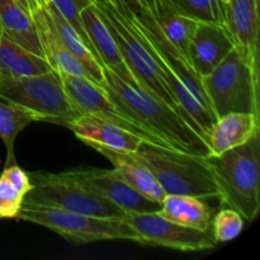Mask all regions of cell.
Listing matches in <instances>:
<instances>
[{
  "instance_id": "cell-1",
  "label": "cell",
  "mask_w": 260,
  "mask_h": 260,
  "mask_svg": "<svg viewBox=\"0 0 260 260\" xmlns=\"http://www.w3.org/2000/svg\"><path fill=\"white\" fill-rule=\"evenodd\" d=\"M104 84L102 86L119 108L154 134L172 149L188 154L210 155L202 135L185 121L178 111L142 89L128 83L109 69L104 68Z\"/></svg>"
},
{
  "instance_id": "cell-2",
  "label": "cell",
  "mask_w": 260,
  "mask_h": 260,
  "mask_svg": "<svg viewBox=\"0 0 260 260\" xmlns=\"http://www.w3.org/2000/svg\"><path fill=\"white\" fill-rule=\"evenodd\" d=\"M260 137L220 155L205 157L223 205L253 221L260 211Z\"/></svg>"
},
{
  "instance_id": "cell-3",
  "label": "cell",
  "mask_w": 260,
  "mask_h": 260,
  "mask_svg": "<svg viewBox=\"0 0 260 260\" xmlns=\"http://www.w3.org/2000/svg\"><path fill=\"white\" fill-rule=\"evenodd\" d=\"M203 88L216 118L228 113L259 116V57L240 46L202 78Z\"/></svg>"
},
{
  "instance_id": "cell-4",
  "label": "cell",
  "mask_w": 260,
  "mask_h": 260,
  "mask_svg": "<svg viewBox=\"0 0 260 260\" xmlns=\"http://www.w3.org/2000/svg\"><path fill=\"white\" fill-rule=\"evenodd\" d=\"M132 154L154 174L165 196H193L202 200L218 198V188L206 156L145 141Z\"/></svg>"
},
{
  "instance_id": "cell-5",
  "label": "cell",
  "mask_w": 260,
  "mask_h": 260,
  "mask_svg": "<svg viewBox=\"0 0 260 260\" xmlns=\"http://www.w3.org/2000/svg\"><path fill=\"white\" fill-rule=\"evenodd\" d=\"M32 188L22 207L53 208L98 217L121 218L124 211L79 182L69 172L28 173Z\"/></svg>"
},
{
  "instance_id": "cell-6",
  "label": "cell",
  "mask_w": 260,
  "mask_h": 260,
  "mask_svg": "<svg viewBox=\"0 0 260 260\" xmlns=\"http://www.w3.org/2000/svg\"><path fill=\"white\" fill-rule=\"evenodd\" d=\"M0 98L30 112L37 122L68 126L80 114L71 104L57 71L18 79L0 78Z\"/></svg>"
},
{
  "instance_id": "cell-7",
  "label": "cell",
  "mask_w": 260,
  "mask_h": 260,
  "mask_svg": "<svg viewBox=\"0 0 260 260\" xmlns=\"http://www.w3.org/2000/svg\"><path fill=\"white\" fill-rule=\"evenodd\" d=\"M95 7L108 29L111 30L112 36L117 43V47H118L124 62L128 66L129 71L134 75L137 84L142 89L159 98L160 101L173 107L188 122L180 107L173 98L169 88L165 84L164 76H162V73L157 66L156 61L152 57L151 52L146 47V45L142 42L141 38L135 32L127 15L122 14L111 4L101 2V0H96Z\"/></svg>"
},
{
  "instance_id": "cell-8",
  "label": "cell",
  "mask_w": 260,
  "mask_h": 260,
  "mask_svg": "<svg viewBox=\"0 0 260 260\" xmlns=\"http://www.w3.org/2000/svg\"><path fill=\"white\" fill-rule=\"evenodd\" d=\"M18 218L37 223L74 244L104 240H128L139 243V235L122 218L98 217L53 208L22 207Z\"/></svg>"
},
{
  "instance_id": "cell-9",
  "label": "cell",
  "mask_w": 260,
  "mask_h": 260,
  "mask_svg": "<svg viewBox=\"0 0 260 260\" xmlns=\"http://www.w3.org/2000/svg\"><path fill=\"white\" fill-rule=\"evenodd\" d=\"M58 74L61 76L66 94L79 114H90L98 117L137 135L145 142L172 149L167 142L147 131L123 109L119 108L116 102L107 94L103 86L85 78H79L65 73Z\"/></svg>"
},
{
  "instance_id": "cell-10",
  "label": "cell",
  "mask_w": 260,
  "mask_h": 260,
  "mask_svg": "<svg viewBox=\"0 0 260 260\" xmlns=\"http://www.w3.org/2000/svg\"><path fill=\"white\" fill-rule=\"evenodd\" d=\"M122 220L139 235V244L180 251H201L216 245L212 231L187 228L155 212H124Z\"/></svg>"
},
{
  "instance_id": "cell-11",
  "label": "cell",
  "mask_w": 260,
  "mask_h": 260,
  "mask_svg": "<svg viewBox=\"0 0 260 260\" xmlns=\"http://www.w3.org/2000/svg\"><path fill=\"white\" fill-rule=\"evenodd\" d=\"M71 175L124 212H155L161 203L149 200L129 187L114 169H75Z\"/></svg>"
},
{
  "instance_id": "cell-12",
  "label": "cell",
  "mask_w": 260,
  "mask_h": 260,
  "mask_svg": "<svg viewBox=\"0 0 260 260\" xmlns=\"http://www.w3.org/2000/svg\"><path fill=\"white\" fill-rule=\"evenodd\" d=\"M236 46L225 25L198 23L188 50V58L196 73L208 75Z\"/></svg>"
},
{
  "instance_id": "cell-13",
  "label": "cell",
  "mask_w": 260,
  "mask_h": 260,
  "mask_svg": "<svg viewBox=\"0 0 260 260\" xmlns=\"http://www.w3.org/2000/svg\"><path fill=\"white\" fill-rule=\"evenodd\" d=\"M80 18L84 30L88 36L89 45L101 65L116 73L117 75L121 76L128 83L139 85L129 71L128 66L124 62L123 57L117 47L116 41H114L111 30L104 23L102 15L99 14L95 4L85 8L80 13Z\"/></svg>"
},
{
  "instance_id": "cell-14",
  "label": "cell",
  "mask_w": 260,
  "mask_h": 260,
  "mask_svg": "<svg viewBox=\"0 0 260 260\" xmlns=\"http://www.w3.org/2000/svg\"><path fill=\"white\" fill-rule=\"evenodd\" d=\"M66 127L88 146L96 145L123 152H136L144 142L137 135L90 114H80Z\"/></svg>"
},
{
  "instance_id": "cell-15",
  "label": "cell",
  "mask_w": 260,
  "mask_h": 260,
  "mask_svg": "<svg viewBox=\"0 0 260 260\" xmlns=\"http://www.w3.org/2000/svg\"><path fill=\"white\" fill-rule=\"evenodd\" d=\"M223 25L236 46L259 57V3L258 0L222 2Z\"/></svg>"
},
{
  "instance_id": "cell-16",
  "label": "cell",
  "mask_w": 260,
  "mask_h": 260,
  "mask_svg": "<svg viewBox=\"0 0 260 260\" xmlns=\"http://www.w3.org/2000/svg\"><path fill=\"white\" fill-rule=\"evenodd\" d=\"M30 15H32L36 28H37L43 55H45V58L50 63L52 70L94 81L85 66L65 47L61 38L58 37L52 22H51L47 10L35 9L32 10Z\"/></svg>"
},
{
  "instance_id": "cell-17",
  "label": "cell",
  "mask_w": 260,
  "mask_h": 260,
  "mask_svg": "<svg viewBox=\"0 0 260 260\" xmlns=\"http://www.w3.org/2000/svg\"><path fill=\"white\" fill-rule=\"evenodd\" d=\"M259 116L254 113H228L213 122L206 135L210 155H220L248 142L259 134Z\"/></svg>"
},
{
  "instance_id": "cell-18",
  "label": "cell",
  "mask_w": 260,
  "mask_h": 260,
  "mask_svg": "<svg viewBox=\"0 0 260 260\" xmlns=\"http://www.w3.org/2000/svg\"><path fill=\"white\" fill-rule=\"evenodd\" d=\"M90 147L107 157L113 165V169L116 170L117 174L136 192L141 193L142 196L154 202H162L165 193L157 183L156 178L132 152L118 151L96 145H91Z\"/></svg>"
},
{
  "instance_id": "cell-19",
  "label": "cell",
  "mask_w": 260,
  "mask_h": 260,
  "mask_svg": "<svg viewBox=\"0 0 260 260\" xmlns=\"http://www.w3.org/2000/svg\"><path fill=\"white\" fill-rule=\"evenodd\" d=\"M0 33L30 52L45 57L32 15L15 0H0Z\"/></svg>"
},
{
  "instance_id": "cell-20",
  "label": "cell",
  "mask_w": 260,
  "mask_h": 260,
  "mask_svg": "<svg viewBox=\"0 0 260 260\" xmlns=\"http://www.w3.org/2000/svg\"><path fill=\"white\" fill-rule=\"evenodd\" d=\"M52 70L45 57L30 52L5 36H0V78L18 79Z\"/></svg>"
},
{
  "instance_id": "cell-21",
  "label": "cell",
  "mask_w": 260,
  "mask_h": 260,
  "mask_svg": "<svg viewBox=\"0 0 260 260\" xmlns=\"http://www.w3.org/2000/svg\"><path fill=\"white\" fill-rule=\"evenodd\" d=\"M159 213L168 220L187 228L211 230L213 210L202 200L193 196H165Z\"/></svg>"
},
{
  "instance_id": "cell-22",
  "label": "cell",
  "mask_w": 260,
  "mask_h": 260,
  "mask_svg": "<svg viewBox=\"0 0 260 260\" xmlns=\"http://www.w3.org/2000/svg\"><path fill=\"white\" fill-rule=\"evenodd\" d=\"M46 10H47L51 22H52L53 27H55L56 32H57L58 37L61 38L65 47L85 66V69L93 78L94 83L101 86L103 85L104 68L101 65V62L96 58V56L94 55L91 48L89 47L88 43L79 35L78 30L60 14V12L52 5V3L46 8Z\"/></svg>"
},
{
  "instance_id": "cell-23",
  "label": "cell",
  "mask_w": 260,
  "mask_h": 260,
  "mask_svg": "<svg viewBox=\"0 0 260 260\" xmlns=\"http://www.w3.org/2000/svg\"><path fill=\"white\" fill-rule=\"evenodd\" d=\"M154 19L164 37L188 58L189 43L200 22L170 9L167 5H164L161 12L154 17Z\"/></svg>"
},
{
  "instance_id": "cell-24",
  "label": "cell",
  "mask_w": 260,
  "mask_h": 260,
  "mask_svg": "<svg viewBox=\"0 0 260 260\" xmlns=\"http://www.w3.org/2000/svg\"><path fill=\"white\" fill-rule=\"evenodd\" d=\"M37 118L30 112L10 103L0 102V137L7 149L5 167L17 164L14 159V142L18 135Z\"/></svg>"
},
{
  "instance_id": "cell-25",
  "label": "cell",
  "mask_w": 260,
  "mask_h": 260,
  "mask_svg": "<svg viewBox=\"0 0 260 260\" xmlns=\"http://www.w3.org/2000/svg\"><path fill=\"white\" fill-rule=\"evenodd\" d=\"M164 5L200 23L223 25L221 0H164Z\"/></svg>"
},
{
  "instance_id": "cell-26",
  "label": "cell",
  "mask_w": 260,
  "mask_h": 260,
  "mask_svg": "<svg viewBox=\"0 0 260 260\" xmlns=\"http://www.w3.org/2000/svg\"><path fill=\"white\" fill-rule=\"evenodd\" d=\"M244 228V217L231 208L221 210L212 218L213 239L216 243H228L240 235Z\"/></svg>"
},
{
  "instance_id": "cell-27",
  "label": "cell",
  "mask_w": 260,
  "mask_h": 260,
  "mask_svg": "<svg viewBox=\"0 0 260 260\" xmlns=\"http://www.w3.org/2000/svg\"><path fill=\"white\" fill-rule=\"evenodd\" d=\"M95 2L96 0H51L53 7L60 12V14L62 15V17L65 18L76 30H78L79 35L84 38V41H85L88 45V36H86L85 30H84L80 13L83 12L85 8L95 4ZM89 47H90V45H89Z\"/></svg>"
},
{
  "instance_id": "cell-28",
  "label": "cell",
  "mask_w": 260,
  "mask_h": 260,
  "mask_svg": "<svg viewBox=\"0 0 260 260\" xmlns=\"http://www.w3.org/2000/svg\"><path fill=\"white\" fill-rule=\"evenodd\" d=\"M24 196L0 175V218L18 217Z\"/></svg>"
},
{
  "instance_id": "cell-29",
  "label": "cell",
  "mask_w": 260,
  "mask_h": 260,
  "mask_svg": "<svg viewBox=\"0 0 260 260\" xmlns=\"http://www.w3.org/2000/svg\"><path fill=\"white\" fill-rule=\"evenodd\" d=\"M2 177H4L8 182L12 183L23 196L27 194L30 188H32V183H30L29 177H28V173H25L17 164L5 167L2 173Z\"/></svg>"
},
{
  "instance_id": "cell-30",
  "label": "cell",
  "mask_w": 260,
  "mask_h": 260,
  "mask_svg": "<svg viewBox=\"0 0 260 260\" xmlns=\"http://www.w3.org/2000/svg\"><path fill=\"white\" fill-rule=\"evenodd\" d=\"M101 2L108 3L112 7L116 8L118 12H121L122 14L127 15V17L137 15L144 10L139 0H101Z\"/></svg>"
},
{
  "instance_id": "cell-31",
  "label": "cell",
  "mask_w": 260,
  "mask_h": 260,
  "mask_svg": "<svg viewBox=\"0 0 260 260\" xmlns=\"http://www.w3.org/2000/svg\"><path fill=\"white\" fill-rule=\"evenodd\" d=\"M139 3L141 4L142 9L151 14L152 17H156L164 8L161 0H139Z\"/></svg>"
},
{
  "instance_id": "cell-32",
  "label": "cell",
  "mask_w": 260,
  "mask_h": 260,
  "mask_svg": "<svg viewBox=\"0 0 260 260\" xmlns=\"http://www.w3.org/2000/svg\"><path fill=\"white\" fill-rule=\"evenodd\" d=\"M33 5V10L35 9H46L48 5L51 4V0H30Z\"/></svg>"
},
{
  "instance_id": "cell-33",
  "label": "cell",
  "mask_w": 260,
  "mask_h": 260,
  "mask_svg": "<svg viewBox=\"0 0 260 260\" xmlns=\"http://www.w3.org/2000/svg\"><path fill=\"white\" fill-rule=\"evenodd\" d=\"M15 2H17L18 4L23 8V9L27 10L28 13H32L33 5H32V3H30V0H15Z\"/></svg>"
},
{
  "instance_id": "cell-34",
  "label": "cell",
  "mask_w": 260,
  "mask_h": 260,
  "mask_svg": "<svg viewBox=\"0 0 260 260\" xmlns=\"http://www.w3.org/2000/svg\"><path fill=\"white\" fill-rule=\"evenodd\" d=\"M221 2H226V0H221Z\"/></svg>"
},
{
  "instance_id": "cell-35",
  "label": "cell",
  "mask_w": 260,
  "mask_h": 260,
  "mask_svg": "<svg viewBox=\"0 0 260 260\" xmlns=\"http://www.w3.org/2000/svg\"><path fill=\"white\" fill-rule=\"evenodd\" d=\"M0 36H2V33H0Z\"/></svg>"
}]
</instances>
